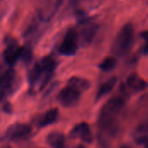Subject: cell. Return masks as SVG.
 <instances>
[{
    "label": "cell",
    "instance_id": "1",
    "mask_svg": "<svg viewBox=\"0 0 148 148\" xmlns=\"http://www.w3.org/2000/svg\"><path fill=\"white\" fill-rule=\"evenodd\" d=\"M126 105L125 98L114 96L101 108L97 124L99 128L98 139L103 146H108V140L116 137L119 132V116Z\"/></svg>",
    "mask_w": 148,
    "mask_h": 148
},
{
    "label": "cell",
    "instance_id": "2",
    "mask_svg": "<svg viewBox=\"0 0 148 148\" xmlns=\"http://www.w3.org/2000/svg\"><path fill=\"white\" fill-rule=\"evenodd\" d=\"M134 42V26L132 25V23H127L118 32L112 46V52L117 56H123L131 50Z\"/></svg>",
    "mask_w": 148,
    "mask_h": 148
},
{
    "label": "cell",
    "instance_id": "3",
    "mask_svg": "<svg viewBox=\"0 0 148 148\" xmlns=\"http://www.w3.org/2000/svg\"><path fill=\"white\" fill-rule=\"evenodd\" d=\"M19 78L13 69H8L1 75V99L11 95L19 87Z\"/></svg>",
    "mask_w": 148,
    "mask_h": 148
},
{
    "label": "cell",
    "instance_id": "4",
    "mask_svg": "<svg viewBox=\"0 0 148 148\" xmlns=\"http://www.w3.org/2000/svg\"><path fill=\"white\" fill-rule=\"evenodd\" d=\"M32 133V127L25 123H14L4 133L5 140L11 142H19L27 140Z\"/></svg>",
    "mask_w": 148,
    "mask_h": 148
},
{
    "label": "cell",
    "instance_id": "5",
    "mask_svg": "<svg viewBox=\"0 0 148 148\" xmlns=\"http://www.w3.org/2000/svg\"><path fill=\"white\" fill-rule=\"evenodd\" d=\"M79 37L76 30L70 29L66 33L59 48V52L66 56H75L79 46Z\"/></svg>",
    "mask_w": 148,
    "mask_h": 148
},
{
    "label": "cell",
    "instance_id": "6",
    "mask_svg": "<svg viewBox=\"0 0 148 148\" xmlns=\"http://www.w3.org/2000/svg\"><path fill=\"white\" fill-rule=\"evenodd\" d=\"M82 92L77 88L68 85L60 90L57 95V100L59 103L64 108H72L76 106L78 103Z\"/></svg>",
    "mask_w": 148,
    "mask_h": 148
},
{
    "label": "cell",
    "instance_id": "7",
    "mask_svg": "<svg viewBox=\"0 0 148 148\" xmlns=\"http://www.w3.org/2000/svg\"><path fill=\"white\" fill-rule=\"evenodd\" d=\"M22 47L18 45L15 38L5 37V49L3 52V58L6 64L13 66L20 59Z\"/></svg>",
    "mask_w": 148,
    "mask_h": 148
},
{
    "label": "cell",
    "instance_id": "8",
    "mask_svg": "<svg viewBox=\"0 0 148 148\" xmlns=\"http://www.w3.org/2000/svg\"><path fill=\"white\" fill-rule=\"evenodd\" d=\"M70 139H79L83 143L90 144L93 142V135L90 131L89 125L86 122H82L75 125L69 132Z\"/></svg>",
    "mask_w": 148,
    "mask_h": 148
},
{
    "label": "cell",
    "instance_id": "9",
    "mask_svg": "<svg viewBox=\"0 0 148 148\" xmlns=\"http://www.w3.org/2000/svg\"><path fill=\"white\" fill-rule=\"evenodd\" d=\"M39 62L43 70V77L42 79V83H41V89H42L48 84L50 78L52 77L53 73L56 68V62L51 56H44L39 61Z\"/></svg>",
    "mask_w": 148,
    "mask_h": 148
},
{
    "label": "cell",
    "instance_id": "10",
    "mask_svg": "<svg viewBox=\"0 0 148 148\" xmlns=\"http://www.w3.org/2000/svg\"><path fill=\"white\" fill-rule=\"evenodd\" d=\"M98 29V25L95 23H88L80 33L79 41L82 45H88L94 40Z\"/></svg>",
    "mask_w": 148,
    "mask_h": 148
},
{
    "label": "cell",
    "instance_id": "11",
    "mask_svg": "<svg viewBox=\"0 0 148 148\" xmlns=\"http://www.w3.org/2000/svg\"><path fill=\"white\" fill-rule=\"evenodd\" d=\"M127 84L128 88L135 92H141L145 90L147 87V83L146 82V81L136 73H132L127 77Z\"/></svg>",
    "mask_w": 148,
    "mask_h": 148
},
{
    "label": "cell",
    "instance_id": "12",
    "mask_svg": "<svg viewBox=\"0 0 148 148\" xmlns=\"http://www.w3.org/2000/svg\"><path fill=\"white\" fill-rule=\"evenodd\" d=\"M58 115H59L58 108H51L40 116V118L37 121V126L39 127H45L47 126L52 125L57 121Z\"/></svg>",
    "mask_w": 148,
    "mask_h": 148
},
{
    "label": "cell",
    "instance_id": "13",
    "mask_svg": "<svg viewBox=\"0 0 148 148\" xmlns=\"http://www.w3.org/2000/svg\"><path fill=\"white\" fill-rule=\"evenodd\" d=\"M46 143L52 147H63L65 146V136L60 132H51L46 137Z\"/></svg>",
    "mask_w": 148,
    "mask_h": 148
},
{
    "label": "cell",
    "instance_id": "14",
    "mask_svg": "<svg viewBox=\"0 0 148 148\" xmlns=\"http://www.w3.org/2000/svg\"><path fill=\"white\" fill-rule=\"evenodd\" d=\"M117 82V77L116 76H113L111 78H109L107 82H105L104 83H102L101 85V87L99 88L97 94H96V101L101 100L102 97H104L105 95H107L108 94H109L114 88V86L116 85Z\"/></svg>",
    "mask_w": 148,
    "mask_h": 148
},
{
    "label": "cell",
    "instance_id": "15",
    "mask_svg": "<svg viewBox=\"0 0 148 148\" xmlns=\"http://www.w3.org/2000/svg\"><path fill=\"white\" fill-rule=\"evenodd\" d=\"M42 75H43L42 68L40 62H37L33 66V68L31 69H29V71L28 73V82H29V86L31 88L34 87V85H36V82L41 80Z\"/></svg>",
    "mask_w": 148,
    "mask_h": 148
},
{
    "label": "cell",
    "instance_id": "16",
    "mask_svg": "<svg viewBox=\"0 0 148 148\" xmlns=\"http://www.w3.org/2000/svg\"><path fill=\"white\" fill-rule=\"evenodd\" d=\"M67 84L77 88L82 93L87 91L90 88V82L88 80L82 78V77H78V76H73L69 78Z\"/></svg>",
    "mask_w": 148,
    "mask_h": 148
},
{
    "label": "cell",
    "instance_id": "17",
    "mask_svg": "<svg viewBox=\"0 0 148 148\" xmlns=\"http://www.w3.org/2000/svg\"><path fill=\"white\" fill-rule=\"evenodd\" d=\"M117 64V59L114 56H108L102 60V62L99 64V68L103 72H110L112 71Z\"/></svg>",
    "mask_w": 148,
    "mask_h": 148
},
{
    "label": "cell",
    "instance_id": "18",
    "mask_svg": "<svg viewBox=\"0 0 148 148\" xmlns=\"http://www.w3.org/2000/svg\"><path fill=\"white\" fill-rule=\"evenodd\" d=\"M20 59L26 64L30 63V62L33 59V53L31 49L27 47V46H23L22 47V51H21V56Z\"/></svg>",
    "mask_w": 148,
    "mask_h": 148
},
{
    "label": "cell",
    "instance_id": "19",
    "mask_svg": "<svg viewBox=\"0 0 148 148\" xmlns=\"http://www.w3.org/2000/svg\"><path fill=\"white\" fill-rule=\"evenodd\" d=\"M135 143L139 146H142L145 147H148V134L139 135L135 139Z\"/></svg>",
    "mask_w": 148,
    "mask_h": 148
},
{
    "label": "cell",
    "instance_id": "20",
    "mask_svg": "<svg viewBox=\"0 0 148 148\" xmlns=\"http://www.w3.org/2000/svg\"><path fill=\"white\" fill-rule=\"evenodd\" d=\"M2 110L3 112H4L5 114H10L12 113V106L11 104L4 99H2Z\"/></svg>",
    "mask_w": 148,
    "mask_h": 148
},
{
    "label": "cell",
    "instance_id": "21",
    "mask_svg": "<svg viewBox=\"0 0 148 148\" xmlns=\"http://www.w3.org/2000/svg\"><path fill=\"white\" fill-rule=\"evenodd\" d=\"M136 134H140V135H142V134H148V120L142 123L141 125H140L137 129H136Z\"/></svg>",
    "mask_w": 148,
    "mask_h": 148
},
{
    "label": "cell",
    "instance_id": "22",
    "mask_svg": "<svg viewBox=\"0 0 148 148\" xmlns=\"http://www.w3.org/2000/svg\"><path fill=\"white\" fill-rule=\"evenodd\" d=\"M140 37L145 41V45H144V54H148V30H144L140 33Z\"/></svg>",
    "mask_w": 148,
    "mask_h": 148
}]
</instances>
